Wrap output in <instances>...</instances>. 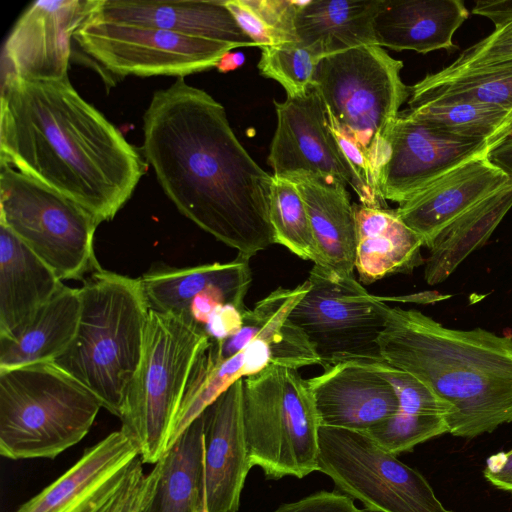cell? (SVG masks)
Wrapping results in <instances>:
<instances>
[{
  "label": "cell",
  "instance_id": "277c9868",
  "mask_svg": "<svg viewBox=\"0 0 512 512\" xmlns=\"http://www.w3.org/2000/svg\"><path fill=\"white\" fill-rule=\"evenodd\" d=\"M79 291L76 335L52 363L120 418L141 361L149 307L139 278L101 267L86 276Z\"/></svg>",
  "mask_w": 512,
  "mask_h": 512
},
{
  "label": "cell",
  "instance_id": "ffe728a7",
  "mask_svg": "<svg viewBox=\"0 0 512 512\" xmlns=\"http://www.w3.org/2000/svg\"><path fill=\"white\" fill-rule=\"evenodd\" d=\"M88 17L230 43L237 48L257 47L241 30L223 0H96Z\"/></svg>",
  "mask_w": 512,
  "mask_h": 512
},
{
  "label": "cell",
  "instance_id": "ba28073f",
  "mask_svg": "<svg viewBox=\"0 0 512 512\" xmlns=\"http://www.w3.org/2000/svg\"><path fill=\"white\" fill-rule=\"evenodd\" d=\"M248 458L269 479L318 471L319 421L297 369L271 365L243 379Z\"/></svg>",
  "mask_w": 512,
  "mask_h": 512
},
{
  "label": "cell",
  "instance_id": "cb8c5ba5",
  "mask_svg": "<svg viewBox=\"0 0 512 512\" xmlns=\"http://www.w3.org/2000/svg\"><path fill=\"white\" fill-rule=\"evenodd\" d=\"M62 285L54 271L0 223V337L15 336Z\"/></svg>",
  "mask_w": 512,
  "mask_h": 512
},
{
  "label": "cell",
  "instance_id": "d6a6232c",
  "mask_svg": "<svg viewBox=\"0 0 512 512\" xmlns=\"http://www.w3.org/2000/svg\"><path fill=\"white\" fill-rule=\"evenodd\" d=\"M302 2L223 0L241 30L260 49L298 41L295 21Z\"/></svg>",
  "mask_w": 512,
  "mask_h": 512
},
{
  "label": "cell",
  "instance_id": "2e32d148",
  "mask_svg": "<svg viewBox=\"0 0 512 512\" xmlns=\"http://www.w3.org/2000/svg\"><path fill=\"white\" fill-rule=\"evenodd\" d=\"M96 0H38L21 14L3 50L4 74L29 80L68 76L71 40Z\"/></svg>",
  "mask_w": 512,
  "mask_h": 512
},
{
  "label": "cell",
  "instance_id": "5bb4252c",
  "mask_svg": "<svg viewBox=\"0 0 512 512\" xmlns=\"http://www.w3.org/2000/svg\"><path fill=\"white\" fill-rule=\"evenodd\" d=\"M500 144L455 135L401 111L379 179L381 196L400 204L459 165L489 155Z\"/></svg>",
  "mask_w": 512,
  "mask_h": 512
},
{
  "label": "cell",
  "instance_id": "7bdbcfd3",
  "mask_svg": "<svg viewBox=\"0 0 512 512\" xmlns=\"http://www.w3.org/2000/svg\"><path fill=\"white\" fill-rule=\"evenodd\" d=\"M245 62V55L242 52L229 51L225 53L218 61L216 68L221 73L233 71Z\"/></svg>",
  "mask_w": 512,
  "mask_h": 512
},
{
  "label": "cell",
  "instance_id": "4dcf8cb0",
  "mask_svg": "<svg viewBox=\"0 0 512 512\" xmlns=\"http://www.w3.org/2000/svg\"><path fill=\"white\" fill-rule=\"evenodd\" d=\"M449 133L502 143L512 136V110L466 101H425L403 111Z\"/></svg>",
  "mask_w": 512,
  "mask_h": 512
},
{
  "label": "cell",
  "instance_id": "f35d334b",
  "mask_svg": "<svg viewBox=\"0 0 512 512\" xmlns=\"http://www.w3.org/2000/svg\"><path fill=\"white\" fill-rule=\"evenodd\" d=\"M246 310L232 304L220 306L204 326L206 336L209 340L221 342L235 334L242 326Z\"/></svg>",
  "mask_w": 512,
  "mask_h": 512
},
{
  "label": "cell",
  "instance_id": "d4e9b609",
  "mask_svg": "<svg viewBox=\"0 0 512 512\" xmlns=\"http://www.w3.org/2000/svg\"><path fill=\"white\" fill-rule=\"evenodd\" d=\"M357 220L355 269L368 285L388 275L409 273L422 261V238L395 209L354 204Z\"/></svg>",
  "mask_w": 512,
  "mask_h": 512
},
{
  "label": "cell",
  "instance_id": "ee69618b",
  "mask_svg": "<svg viewBox=\"0 0 512 512\" xmlns=\"http://www.w3.org/2000/svg\"><path fill=\"white\" fill-rule=\"evenodd\" d=\"M201 512H208V511H207V507H206V501H205V504H204V506H203V508H202V511H201Z\"/></svg>",
  "mask_w": 512,
  "mask_h": 512
},
{
  "label": "cell",
  "instance_id": "8992f818",
  "mask_svg": "<svg viewBox=\"0 0 512 512\" xmlns=\"http://www.w3.org/2000/svg\"><path fill=\"white\" fill-rule=\"evenodd\" d=\"M208 341L195 323L149 309L141 361L120 416V430L143 463L155 464L168 450L194 364Z\"/></svg>",
  "mask_w": 512,
  "mask_h": 512
},
{
  "label": "cell",
  "instance_id": "e0dca14e",
  "mask_svg": "<svg viewBox=\"0 0 512 512\" xmlns=\"http://www.w3.org/2000/svg\"><path fill=\"white\" fill-rule=\"evenodd\" d=\"M205 501L208 512H237L252 468L243 418V379L202 413Z\"/></svg>",
  "mask_w": 512,
  "mask_h": 512
},
{
  "label": "cell",
  "instance_id": "f546056e",
  "mask_svg": "<svg viewBox=\"0 0 512 512\" xmlns=\"http://www.w3.org/2000/svg\"><path fill=\"white\" fill-rule=\"evenodd\" d=\"M408 104L479 102L512 110V61L450 75L427 74L409 87Z\"/></svg>",
  "mask_w": 512,
  "mask_h": 512
},
{
  "label": "cell",
  "instance_id": "74e56055",
  "mask_svg": "<svg viewBox=\"0 0 512 512\" xmlns=\"http://www.w3.org/2000/svg\"><path fill=\"white\" fill-rule=\"evenodd\" d=\"M272 512H368L339 491H318L294 502L280 505Z\"/></svg>",
  "mask_w": 512,
  "mask_h": 512
},
{
  "label": "cell",
  "instance_id": "4316f807",
  "mask_svg": "<svg viewBox=\"0 0 512 512\" xmlns=\"http://www.w3.org/2000/svg\"><path fill=\"white\" fill-rule=\"evenodd\" d=\"M385 0H309L298 10V41L322 58L361 46L377 45L374 22Z\"/></svg>",
  "mask_w": 512,
  "mask_h": 512
},
{
  "label": "cell",
  "instance_id": "5b68a950",
  "mask_svg": "<svg viewBox=\"0 0 512 512\" xmlns=\"http://www.w3.org/2000/svg\"><path fill=\"white\" fill-rule=\"evenodd\" d=\"M101 407L53 363L0 370V454L54 459L87 435Z\"/></svg>",
  "mask_w": 512,
  "mask_h": 512
},
{
  "label": "cell",
  "instance_id": "4fadbf2b",
  "mask_svg": "<svg viewBox=\"0 0 512 512\" xmlns=\"http://www.w3.org/2000/svg\"><path fill=\"white\" fill-rule=\"evenodd\" d=\"M277 125L268 163L273 176L291 178L312 174L350 186L361 204L372 207L370 197L333 135L326 107L311 87L305 94L275 102Z\"/></svg>",
  "mask_w": 512,
  "mask_h": 512
},
{
  "label": "cell",
  "instance_id": "e575fe53",
  "mask_svg": "<svg viewBox=\"0 0 512 512\" xmlns=\"http://www.w3.org/2000/svg\"><path fill=\"white\" fill-rule=\"evenodd\" d=\"M449 431L445 417L411 415L398 411L365 434L384 450L397 456Z\"/></svg>",
  "mask_w": 512,
  "mask_h": 512
},
{
  "label": "cell",
  "instance_id": "ab89813d",
  "mask_svg": "<svg viewBox=\"0 0 512 512\" xmlns=\"http://www.w3.org/2000/svg\"><path fill=\"white\" fill-rule=\"evenodd\" d=\"M153 477L152 470L145 474L143 463L139 465L113 512H140L152 485Z\"/></svg>",
  "mask_w": 512,
  "mask_h": 512
},
{
  "label": "cell",
  "instance_id": "60d3db41",
  "mask_svg": "<svg viewBox=\"0 0 512 512\" xmlns=\"http://www.w3.org/2000/svg\"><path fill=\"white\" fill-rule=\"evenodd\" d=\"M483 474L496 488L512 492V449L491 455L486 461Z\"/></svg>",
  "mask_w": 512,
  "mask_h": 512
},
{
  "label": "cell",
  "instance_id": "30bf717a",
  "mask_svg": "<svg viewBox=\"0 0 512 512\" xmlns=\"http://www.w3.org/2000/svg\"><path fill=\"white\" fill-rule=\"evenodd\" d=\"M309 289L288 315L324 368L346 361L382 359L378 340L391 307L351 277L315 265Z\"/></svg>",
  "mask_w": 512,
  "mask_h": 512
},
{
  "label": "cell",
  "instance_id": "6da1fadb",
  "mask_svg": "<svg viewBox=\"0 0 512 512\" xmlns=\"http://www.w3.org/2000/svg\"><path fill=\"white\" fill-rule=\"evenodd\" d=\"M143 136L145 161L182 215L249 260L275 244L274 176L239 142L221 103L178 77L154 92Z\"/></svg>",
  "mask_w": 512,
  "mask_h": 512
},
{
  "label": "cell",
  "instance_id": "83f0119b",
  "mask_svg": "<svg viewBox=\"0 0 512 512\" xmlns=\"http://www.w3.org/2000/svg\"><path fill=\"white\" fill-rule=\"evenodd\" d=\"M81 313L79 288L62 285L13 337H0V370L52 363L73 341Z\"/></svg>",
  "mask_w": 512,
  "mask_h": 512
},
{
  "label": "cell",
  "instance_id": "d590c367",
  "mask_svg": "<svg viewBox=\"0 0 512 512\" xmlns=\"http://www.w3.org/2000/svg\"><path fill=\"white\" fill-rule=\"evenodd\" d=\"M361 362L380 374L391 385L398 399V411L411 415L445 418L454 414V408L447 401L413 375L383 359Z\"/></svg>",
  "mask_w": 512,
  "mask_h": 512
},
{
  "label": "cell",
  "instance_id": "44dd1931",
  "mask_svg": "<svg viewBox=\"0 0 512 512\" xmlns=\"http://www.w3.org/2000/svg\"><path fill=\"white\" fill-rule=\"evenodd\" d=\"M150 310L187 320L191 305L215 297L245 309L244 299L252 281L249 259L237 256L226 263L190 267L159 264L139 278Z\"/></svg>",
  "mask_w": 512,
  "mask_h": 512
},
{
  "label": "cell",
  "instance_id": "f1b7e54d",
  "mask_svg": "<svg viewBox=\"0 0 512 512\" xmlns=\"http://www.w3.org/2000/svg\"><path fill=\"white\" fill-rule=\"evenodd\" d=\"M512 207V180L482 199L449 225L429 248L424 278L430 285L446 280L489 239Z\"/></svg>",
  "mask_w": 512,
  "mask_h": 512
},
{
  "label": "cell",
  "instance_id": "836d02e7",
  "mask_svg": "<svg viewBox=\"0 0 512 512\" xmlns=\"http://www.w3.org/2000/svg\"><path fill=\"white\" fill-rule=\"evenodd\" d=\"M260 50V74L277 81L287 97L303 95L312 87L317 65L323 59L312 48L296 41Z\"/></svg>",
  "mask_w": 512,
  "mask_h": 512
},
{
  "label": "cell",
  "instance_id": "d6986e66",
  "mask_svg": "<svg viewBox=\"0 0 512 512\" xmlns=\"http://www.w3.org/2000/svg\"><path fill=\"white\" fill-rule=\"evenodd\" d=\"M489 155L475 157L450 170L395 209L422 238L424 246L430 248L456 219L512 180Z\"/></svg>",
  "mask_w": 512,
  "mask_h": 512
},
{
  "label": "cell",
  "instance_id": "1f68e13d",
  "mask_svg": "<svg viewBox=\"0 0 512 512\" xmlns=\"http://www.w3.org/2000/svg\"><path fill=\"white\" fill-rule=\"evenodd\" d=\"M269 215L275 244L286 247L304 260L324 267L305 203L293 181L274 176Z\"/></svg>",
  "mask_w": 512,
  "mask_h": 512
},
{
  "label": "cell",
  "instance_id": "ac0fdd59",
  "mask_svg": "<svg viewBox=\"0 0 512 512\" xmlns=\"http://www.w3.org/2000/svg\"><path fill=\"white\" fill-rule=\"evenodd\" d=\"M306 380L322 427L365 433L399 410L391 385L361 361L329 366Z\"/></svg>",
  "mask_w": 512,
  "mask_h": 512
},
{
  "label": "cell",
  "instance_id": "7402d4cb",
  "mask_svg": "<svg viewBox=\"0 0 512 512\" xmlns=\"http://www.w3.org/2000/svg\"><path fill=\"white\" fill-rule=\"evenodd\" d=\"M288 179L303 198L324 268L341 277L354 276L357 220L347 185L312 174Z\"/></svg>",
  "mask_w": 512,
  "mask_h": 512
},
{
  "label": "cell",
  "instance_id": "b9f144b4",
  "mask_svg": "<svg viewBox=\"0 0 512 512\" xmlns=\"http://www.w3.org/2000/svg\"><path fill=\"white\" fill-rule=\"evenodd\" d=\"M489 158L512 178V136L494 148Z\"/></svg>",
  "mask_w": 512,
  "mask_h": 512
},
{
  "label": "cell",
  "instance_id": "52a82bcc",
  "mask_svg": "<svg viewBox=\"0 0 512 512\" xmlns=\"http://www.w3.org/2000/svg\"><path fill=\"white\" fill-rule=\"evenodd\" d=\"M402 68L403 62L384 48L361 46L321 59L312 82L328 121L362 148L378 184L399 109L410 95L400 76Z\"/></svg>",
  "mask_w": 512,
  "mask_h": 512
},
{
  "label": "cell",
  "instance_id": "603a6c76",
  "mask_svg": "<svg viewBox=\"0 0 512 512\" xmlns=\"http://www.w3.org/2000/svg\"><path fill=\"white\" fill-rule=\"evenodd\" d=\"M468 17L461 0H385L374 33L378 46L395 51H453L454 34Z\"/></svg>",
  "mask_w": 512,
  "mask_h": 512
},
{
  "label": "cell",
  "instance_id": "3957f363",
  "mask_svg": "<svg viewBox=\"0 0 512 512\" xmlns=\"http://www.w3.org/2000/svg\"><path fill=\"white\" fill-rule=\"evenodd\" d=\"M381 358L447 401L453 436L474 438L512 422V337L443 326L415 309L391 307Z\"/></svg>",
  "mask_w": 512,
  "mask_h": 512
},
{
  "label": "cell",
  "instance_id": "9c48e42d",
  "mask_svg": "<svg viewBox=\"0 0 512 512\" xmlns=\"http://www.w3.org/2000/svg\"><path fill=\"white\" fill-rule=\"evenodd\" d=\"M0 223L62 280H84L100 266L93 249L99 225L75 201L0 163Z\"/></svg>",
  "mask_w": 512,
  "mask_h": 512
},
{
  "label": "cell",
  "instance_id": "7c38bea8",
  "mask_svg": "<svg viewBox=\"0 0 512 512\" xmlns=\"http://www.w3.org/2000/svg\"><path fill=\"white\" fill-rule=\"evenodd\" d=\"M73 39L106 71L118 76L184 77L216 67L237 46L148 26L87 17Z\"/></svg>",
  "mask_w": 512,
  "mask_h": 512
},
{
  "label": "cell",
  "instance_id": "8fae6325",
  "mask_svg": "<svg viewBox=\"0 0 512 512\" xmlns=\"http://www.w3.org/2000/svg\"><path fill=\"white\" fill-rule=\"evenodd\" d=\"M318 471L370 512H454L420 472L362 432L320 426Z\"/></svg>",
  "mask_w": 512,
  "mask_h": 512
},
{
  "label": "cell",
  "instance_id": "484cf974",
  "mask_svg": "<svg viewBox=\"0 0 512 512\" xmlns=\"http://www.w3.org/2000/svg\"><path fill=\"white\" fill-rule=\"evenodd\" d=\"M203 415L196 418L152 468L140 512H201L205 504Z\"/></svg>",
  "mask_w": 512,
  "mask_h": 512
},
{
  "label": "cell",
  "instance_id": "9a60e30c",
  "mask_svg": "<svg viewBox=\"0 0 512 512\" xmlns=\"http://www.w3.org/2000/svg\"><path fill=\"white\" fill-rule=\"evenodd\" d=\"M142 463L133 441L114 431L15 512H113Z\"/></svg>",
  "mask_w": 512,
  "mask_h": 512
},
{
  "label": "cell",
  "instance_id": "8d00e7d4",
  "mask_svg": "<svg viewBox=\"0 0 512 512\" xmlns=\"http://www.w3.org/2000/svg\"><path fill=\"white\" fill-rule=\"evenodd\" d=\"M509 61H512V19L496 26L490 35L462 51L436 73L450 75Z\"/></svg>",
  "mask_w": 512,
  "mask_h": 512
},
{
  "label": "cell",
  "instance_id": "7a4b0ae2",
  "mask_svg": "<svg viewBox=\"0 0 512 512\" xmlns=\"http://www.w3.org/2000/svg\"><path fill=\"white\" fill-rule=\"evenodd\" d=\"M0 163L75 201L100 224L130 199L148 163L68 76L4 74Z\"/></svg>",
  "mask_w": 512,
  "mask_h": 512
}]
</instances>
